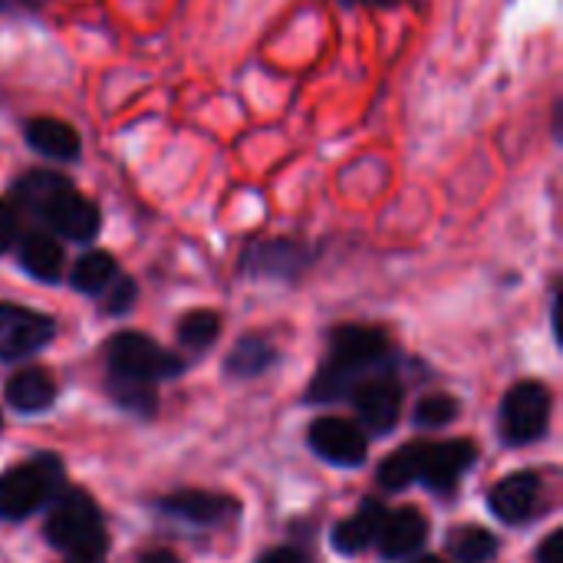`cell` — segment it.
I'll list each match as a JSON object with an SVG mask.
<instances>
[{
	"mask_svg": "<svg viewBox=\"0 0 563 563\" xmlns=\"http://www.w3.org/2000/svg\"><path fill=\"white\" fill-rule=\"evenodd\" d=\"M106 366L109 376H125V379H142V383H158L185 373V360L175 356L172 350L158 346L152 336L125 330L115 333L106 343Z\"/></svg>",
	"mask_w": 563,
	"mask_h": 563,
	"instance_id": "5",
	"label": "cell"
},
{
	"mask_svg": "<svg viewBox=\"0 0 563 563\" xmlns=\"http://www.w3.org/2000/svg\"><path fill=\"white\" fill-rule=\"evenodd\" d=\"M350 396H353V406H356L360 419L373 432L396 429V422L402 416V386L396 383V376H389L386 369L383 373H373Z\"/></svg>",
	"mask_w": 563,
	"mask_h": 563,
	"instance_id": "10",
	"label": "cell"
},
{
	"mask_svg": "<svg viewBox=\"0 0 563 563\" xmlns=\"http://www.w3.org/2000/svg\"><path fill=\"white\" fill-rule=\"evenodd\" d=\"M23 139L26 145L43 155V158H53V162H76L79 152H82V139L79 132L63 122V119H53V115H33L23 122Z\"/></svg>",
	"mask_w": 563,
	"mask_h": 563,
	"instance_id": "13",
	"label": "cell"
},
{
	"mask_svg": "<svg viewBox=\"0 0 563 563\" xmlns=\"http://www.w3.org/2000/svg\"><path fill=\"white\" fill-rule=\"evenodd\" d=\"M416 563H445V561H439V558H422V561H416Z\"/></svg>",
	"mask_w": 563,
	"mask_h": 563,
	"instance_id": "33",
	"label": "cell"
},
{
	"mask_svg": "<svg viewBox=\"0 0 563 563\" xmlns=\"http://www.w3.org/2000/svg\"><path fill=\"white\" fill-rule=\"evenodd\" d=\"M46 541L76 561L102 558L109 548V531L99 505L79 488L59 492L46 518Z\"/></svg>",
	"mask_w": 563,
	"mask_h": 563,
	"instance_id": "3",
	"label": "cell"
},
{
	"mask_svg": "<svg viewBox=\"0 0 563 563\" xmlns=\"http://www.w3.org/2000/svg\"><path fill=\"white\" fill-rule=\"evenodd\" d=\"M541 495H544V482L541 475L534 472H518V475H508L501 478L495 488H492V511L508 521V525H525L534 518V511L541 508Z\"/></svg>",
	"mask_w": 563,
	"mask_h": 563,
	"instance_id": "12",
	"label": "cell"
},
{
	"mask_svg": "<svg viewBox=\"0 0 563 563\" xmlns=\"http://www.w3.org/2000/svg\"><path fill=\"white\" fill-rule=\"evenodd\" d=\"M135 297H139L135 280H132V277H125V274H119V277L102 290V310H106V313H112V317L129 313V310H132V303H135Z\"/></svg>",
	"mask_w": 563,
	"mask_h": 563,
	"instance_id": "26",
	"label": "cell"
},
{
	"mask_svg": "<svg viewBox=\"0 0 563 563\" xmlns=\"http://www.w3.org/2000/svg\"><path fill=\"white\" fill-rule=\"evenodd\" d=\"M478 449L465 439L459 442H435V445H419L416 455V482H422L432 492H452L465 472L475 465Z\"/></svg>",
	"mask_w": 563,
	"mask_h": 563,
	"instance_id": "9",
	"label": "cell"
},
{
	"mask_svg": "<svg viewBox=\"0 0 563 563\" xmlns=\"http://www.w3.org/2000/svg\"><path fill=\"white\" fill-rule=\"evenodd\" d=\"M538 561L541 563H563V534L561 531H554L544 544H541V551H538Z\"/></svg>",
	"mask_w": 563,
	"mask_h": 563,
	"instance_id": "29",
	"label": "cell"
},
{
	"mask_svg": "<svg viewBox=\"0 0 563 563\" xmlns=\"http://www.w3.org/2000/svg\"><path fill=\"white\" fill-rule=\"evenodd\" d=\"M53 0H0V16H36Z\"/></svg>",
	"mask_w": 563,
	"mask_h": 563,
	"instance_id": "28",
	"label": "cell"
},
{
	"mask_svg": "<svg viewBox=\"0 0 563 563\" xmlns=\"http://www.w3.org/2000/svg\"><path fill=\"white\" fill-rule=\"evenodd\" d=\"M56 336V320L23 307V303H0V360L20 363L46 350Z\"/></svg>",
	"mask_w": 563,
	"mask_h": 563,
	"instance_id": "8",
	"label": "cell"
},
{
	"mask_svg": "<svg viewBox=\"0 0 563 563\" xmlns=\"http://www.w3.org/2000/svg\"><path fill=\"white\" fill-rule=\"evenodd\" d=\"M139 563H181L172 551H152V554H145Z\"/></svg>",
	"mask_w": 563,
	"mask_h": 563,
	"instance_id": "32",
	"label": "cell"
},
{
	"mask_svg": "<svg viewBox=\"0 0 563 563\" xmlns=\"http://www.w3.org/2000/svg\"><path fill=\"white\" fill-rule=\"evenodd\" d=\"M20 234H23V214L10 198H0V257L16 247Z\"/></svg>",
	"mask_w": 563,
	"mask_h": 563,
	"instance_id": "27",
	"label": "cell"
},
{
	"mask_svg": "<svg viewBox=\"0 0 563 563\" xmlns=\"http://www.w3.org/2000/svg\"><path fill=\"white\" fill-rule=\"evenodd\" d=\"M393 363V343L379 327L346 323L330 333L327 360L320 363L307 399L310 402H336L346 399L366 376L383 373Z\"/></svg>",
	"mask_w": 563,
	"mask_h": 563,
	"instance_id": "2",
	"label": "cell"
},
{
	"mask_svg": "<svg viewBox=\"0 0 563 563\" xmlns=\"http://www.w3.org/2000/svg\"><path fill=\"white\" fill-rule=\"evenodd\" d=\"M340 7H369V10H393V7H402L409 0H333Z\"/></svg>",
	"mask_w": 563,
	"mask_h": 563,
	"instance_id": "30",
	"label": "cell"
},
{
	"mask_svg": "<svg viewBox=\"0 0 563 563\" xmlns=\"http://www.w3.org/2000/svg\"><path fill=\"white\" fill-rule=\"evenodd\" d=\"M76 563H92V561H76Z\"/></svg>",
	"mask_w": 563,
	"mask_h": 563,
	"instance_id": "34",
	"label": "cell"
},
{
	"mask_svg": "<svg viewBox=\"0 0 563 563\" xmlns=\"http://www.w3.org/2000/svg\"><path fill=\"white\" fill-rule=\"evenodd\" d=\"M106 389L115 399L119 409L135 412V416H152L158 406V393L155 383H142V379H125V376H106Z\"/></svg>",
	"mask_w": 563,
	"mask_h": 563,
	"instance_id": "22",
	"label": "cell"
},
{
	"mask_svg": "<svg viewBox=\"0 0 563 563\" xmlns=\"http://www.w3.org/2000/svg\"><path fill=\"white\" fill-rule=\"evenodd\" d=\"M3 399L13 412L20 416H36V412H46L53 402H56V383L46 369L40 366H30V369H20L7 379L3 386Z\"/></svg>",
	"mask_w": 563,
	"mask_h": 563,
	"instance_id": "17",
	"label": "cell"
},
{
	"mask_svg": "<svg viewBox=\"0 0 563 563\" xmlns=\"http://www.w3.org/2000/svg\"><path fill=\"white\" fill-rule=\"evenodd\" d=\"M416 455H419V445H406V449L393 452V455L379 465L376 482H379L386 492H406V488L416 482Z\"/></svg>",
	"mask_w": 563,
	"mask_h": 563,
	"instance_id": "24",
	"label": "cell"
},
{
	"mask_svg": "<svg viewBox=\"0 0 563 563\" xmlns=\"http://www.w3.org/2000/svg\"><path fill=\"white\" fill-rule=\"evenodd\" d=\"M310 449L330 465L356 468L366 462L369 445H366V435L360 432V426H353L350 419L323 416L310 426Z\"/></svg>",
	"mask_w": 563,
	"mask_h": 563,
	"instance_id": "11",
	"label": "cell"
},
{
	"mask_svg": "<svg viewBox=\"0 0 563 563\" xmlns=\"http://www.w3.org/2000/svg\"><path fill=\"white\" fill-rule=\"evenodd\" d=\"M218 333H221V317L214 310H191L178 323V343L185 350H195V353L214 346Z\"/></svg>",
	"mask_w": 563,
	"mask_h": 563,
	"instance_id": "23",
	"label": "cell"
},
{
	"mask_svg": "<svg viewBox=\"0 0 563 563\" xmlns=\"http://www.w3.org/2000/svg\"><path fill=\"white\" fill-rule=\"evenodd\" d=\"M274 363H277V346L267 336L251 333V336H241L234 343V350L224 360V373L234 376V379H251V376L267 373Z\"/></svg>",
	"mask_w": 563,
	"mask_h": 563,
	"instance_id": "19",
	"label": "cell"
},
{
	"mask_svg": "<svg viewBox=\"0 0 563 563\" xmlns=\"http://www.w3.org/2000/svg\"><path fill=\"white\" fill-rule=\"evenodd\" d=\"M257 563H307L297 551H290V548H280V551H271V554H264Z\"/></svg>",
	"mask_w": 563,
	"mask_h": 563,
	"instance_id": "31",
	"label": "cell"
},
{
	"mask_svg": "<svg viewBox=\"0 0 563 563\" xmlns=\"http://www.w3.org/2000/svg\"><path fill=\"white\" fill-rule=\"evenodd\" d=\"M449 554L455 563H488L498 554V538L485 528H459L449 538Z\"/></svg>",
	"mask_w": 563,
	"mask_h": 563,
	"instance_id": "21",
	"label": "cell"
},
{
	"mask_svg": "<svg viewBox=\"0 0 563 563\" xmlns=\"http://www.w3.org/2000/svg\"><path fill=\"white\" fill-rule=\"evenodd\" d=\"M20 214L40 221L53 238L76 244H92L102 231V214L92 198H86L66 175L33 168L13 181V198Z\"/></svg>",
	"mask_w": 563,
	"mask_h": 563,
	"instance_id": "1",
	"label": "cell"
},
{
	"mask_svg": "<svg viewBox=\"0 0 563 563\" xmlns=\"http://www.w3.org/2000/svg\"><path fill=\"white\" fill-rule=\"evenodd\" d=\"M119 274H122V271H119V264H115V257H112L109 251H86V254L73 264L69 284H73V290H79V294L102 297V290H106Z\"/></svg>",
	"mask_w": 563,
	"mask_h": 563,
	"instance_id": "20",
	"label": "cell"
},
{
	"mask_svg": "<svg viewBox=\"0 0 563 563\" xmlns=\"http://www.w3.org/2000/svg\"><path fill=\"white\" fill-rule=\"evenodd\" d=\"M66 468L56 455L43 452L26 459L23 465L0 475V518L3 521H23L36 515L46 501H53L63 492Z\"/></svg>",
	"mask_w": 563,
	"mask_h": 563,
	"instance_id": "4",
	"label": "cell"
},
{
	"mask_svg": "<svg viewBox=\"0 0 563 563\" xmlns=\"http://www.w3.org/2000/svg\"><path fill=\"white\" fill-rule=\"evenodd\" d=\"M317 261V247L300 238H254L241 251V274L254 280H297Z\"/></svg>",
	"mask_w": 563,
	"mask_h": 563,
	"instance_id": "6",
	"label": "cell"
},
{
	"mask_svg": "<svg viewBox=\"0 0 563 563\" xmlns=\"http://www.w3.org/2000/svg\"><path fill=\"white\" fill-rule=\"evenodd\" d=\"M383 518H386V508L379 501H373V498L363 501V508L353 518H346V521H340L333 528V548L340 554H360V551H366L369 544H376V534H379Z\"/></svg>",
	"mask_w": 563,
	"mask_h": 563,
	"instance_id": "18",
	"label": "cell"
},
{
	"mask_svg": "<svg viewBox=\"0 0 563 563\" xmlns=\"http://www.w3.org/2000/svg\"><path fill=\"white\" fill-rule=\"evenodd\" d=\"M455 416H459V402H455L452 396H445V393H432V396H426V399L416 406V422H419L422 429H442V426H449Z\"/></svg>",
	"mask_w": 563,
	"mask_h": 563,
	"instance_id": "25",
	"label": "cell"
},
{
	"mask_svg": "<svg viewBox=\"0 0 563 563\" xmlns=\"http://www.w3.org/2000/svg\"><path fill=\"white\" fill-rule=\"evenodd\" d=\"M429 538V521L422 518L419 508H399V511H386L383 525H379V534H376V544H379V554L389 558V561H399V558H409L412 551H419Z\"/></svg>",
	"mask_w": 563,
	"mask_h": 563,
	"instance_id": "15",
	"label": "cell"
},
{
	"mask_svg": "<svg viewBox=\"0 0 563 563\" xmlns=\"http://www.w3.org/2000/svg\"><path fill=\"white\" fill-rule=\"evenodd\" d=\"M13 251H16L20 267H23L33 280H40V284H56V280H63L66 254H63V244H59L49 231H23Z\"/></svg>",
	"mask_w": 563,
	"mask_h": 563,
	"instance_id": "14",
	"label": "cell"
},
{
	"mask_svg": "<svg viewBox=\"0 0 563 563\" xmlns=\"http://www.w3.org/2000/svg\"><path fill=\"white\" fill-rule=\"evenodd\" d=\"M155 508L168 518H181V521H191V525H221L224 518H231L238 511V505L224 495H211V492H195V488H185V492H175V495H165L155 501Z\"/></svg>",
	"mask_w": 563,
	"mask_h": 563,
	"instance_id": "16",
	"label": "cell"
},
{
	"mask_svg": "<svg viewBox=\"0 0 563 563\" xmlns=\"http://www.w3.org/2000/svg\"><path fill=\"white\" fill-rule=\"evenodd\" d=\"M551 393L538 379H525L508 389L501 402V435L508 445H531L548 432Z\"/></svg>",
	"mask_w": 563,
	"mask_h": 563,
	"instance_id": "7",
	"label": "cell"
}]
</instances>
